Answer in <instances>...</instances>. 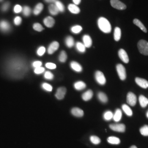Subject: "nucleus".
I'll use <instances>...</instances> for the list:
<instances>
[{
    "label": "nucleus",
    "mask_w": 148,
    "mask_h": 148,
    "mask_svg": "<svg viewBox=\"0 0 148 148\" xmlns=\"http://www.w3.org/2000/svg\"><path fill=\"white\" fill-rule=\"evenodd\" d=\"M5 69L7 75L13 79H21L28 71L25 59L20 56H14L5 62Z\"/></svg>",
    "instance_id": "obj_1"
},
{
    "label": "nucleus",
    "mask_w": 148,
    "mask_h": 148,
    "mask_svg": "<svg viewBox=\"0 0 148 148\" xmlns=\"http://www.w3.org/2000/svg\"><path fill=\"white\" fill-rule=\"evenodd\" d=\"M98 25L101 31L106 34L110 33L111 26L110 22L104 17H100L98 20Z\"/></svg>",
    "instance_id": "obj_2"
},
{
    "label": "nucleus",
    "mask_w": 148,
    "mask_h": 148,
    "mask_svg": "<svg viewBox=\"0 0 148 148\" xmlns=\"http://www.w3.org/2000/svg\"><path fill=\"white\" fill-rule=\"evenodd\" d=\"M138 48L139 52L144 56H148V42L141 40L138 43Z\"/></svg>",
    "instance_id": "obj_3"
},
{
    "label": "nucleus",
    "mask_w": 148,
    "mask_h": 148,
    "mask_svg": "<svg viewBox=\"0 0 148 148\" xmlns=\"http://www.w3.org/2000/svg\"><path fill=\"white\" fill-rule=\"evenodd\" d=\"M116 70L121 80H125L126 79V71L125 68L123 65L121 64H117L116 65Z\"/></svg>",
    "instance_id": "obj_4"
},
{
    "label": "nucleus",
    "mask_w": 148,
    "mask_h": 148,
    "mask_svg": "<svg viewBox=\"0 0 148 148\" xmlns=\"http://www.w3.org/2000/svg\"><path fill=\"white\" fill-rule=\"evenodd\" d=\"M109 127L111 130L117 132H125L126 130V126L123 123L111 124Z\"/></svg>",
    "instance_id": "obj_5"
},
{
    "label": "nucleus",
    "mask_w": 148,
    "mask_h": 148,
    "mask_svg": "<svg viewBox=\"0 0 148 148\" xmlns=\"http://www.w3.org/2000/svg\"><path fill=\"white\" fill-rule=\"evenodd\" d=\"M111 6L119 10H125L126 9V5L119 0H110Z\"/></svg>",
    "instance_id": "obj_6"
},
{
    "label": "nucleus",
    "mask_w": 148,
    "mask_h": 148,
    "mask_svg": "<svg viewBox=\"0 0 148 148\" xmlns=\"http://www.w3.org/2000/svg\"><path fill=\"white\" fill-rule=\"evenodd\" d=\"M95 79L96 81L101 85L106 84V79L104 75L101 71H97L95 73Z\"/></svg>",
    "instance_id": "obj_7"
},
{
    "label": "nucleus",
    "mask_w": 148,
    "mask_h": 148,
    "mask_svg": "<svg viewBox=\"0 0 148 148\" xmlns=\"http://www.w3.org/2000/svg\"><path fill=\"white\" fill-rule=\"evenodd\" d=\"M127 103L130 106H134L137 103V97L132 92H128L127 95Z\"/></svg>",
    "instance_id": "obj_8"
},
{
    "label": "nucleus",
    "mask_w": 148,
    "mask_h": 148,
    "mask_svg": "<svg viewBox=\"0 0 148 148\" xmlns=\"http://www.w3.org/2000/svg\"><path fill=\"white\" fill-rule=\"evenodd\" d=\"M118 54L119 56V58L122 61L125 63H128L129 62V57L128 56L127 52L123 49H120L119 51Z\"/></svg>",
    "instance_id": "obj_9"
},
{
    "label": "nucleus",
    "mask_w": 148,
    "mask_h": 148,
    "mask_svg": "<svg viewBox=\"0 0 148 148\" xmlns=\"http://www.w3.org/2000/svg\"><path fill=\"white\" fill-rule=\"evenodd\" d=\"M10 24L7 21H0V30L3 32H7L11 30Z\"/></svg>",
    "instance_id": "obj_10"
},
{
    "label": "nucleus",
    "mask_w": 148,
    "mask_h": 148,
    "mask_svg": "<svg viewBox=\"0 0 148 148\" xmlns=\"http://www.w3.org/2000/svg\"><path fill=\"white\" fill-rule=\"evenodd\" d=\"M59 47V44L57 41H53L51 43L48 48L47 52L49 54H52L54 53Z\"/></svg>",
    "instance_id": "obj_11"
},
{
    "label": "nucleus",
    "mask_w": 148,
    "mask_h": 148,
    "mask_svg": "<svg viewBox=\"0 0 148 148\" xmlns=\"http://www.w3.org/2000/svg\"><path fill=\"white\" fill-rule=\"evenodd\" d=\"M66 89L65 87H60L58 88V90H57V92L56 93V97L59 100L63 99L66 94Z\"/></svg>",
    "instance_id": "obj_12"
},
{
    "label": "nucleus",
    "mask_w": 148,
    "mask_h": 148,
    "mask_svg": "<svg viewBox=\"0 0 148 148\" xmlns=\"http://www.w3.org/2000/svg\"><path fill=\"white\" fill-rule=\"evenodd\" d=\"M135 81L139 86H140L143 88L146 89L148 87V81L147 79L137 77L135 79Z\"/></svg>",
    "instance_id": "obj_13"
},
{
    "label": "nucleus",
    "mask_w": 148,
    "mask_h": 148,
    "mask_svg": "<svg viewBox=\"0 0 148 148\" xmlns=\"http://www.w3.org/2000/svg\"><path fill=\"white\" fill-rule=\"evenodd\" d=\"M43 23L47 27H52L55 24V20L54 19L53 17L48 16L43 19Z\"/></svg>",
    "instance_id": "obj_14"
},
{
    "label": "nucleus",
    "mask_w": 148,
    "mask_h": 148,
    "mask_svg": "<svg viewBox=\"0 0 148 148\" xmlns=\"http://www.w3.org/2000/svg\"><path fill=\"white\" fill-rule=\"evenodd\" d=\"M83 42L86 48H90L92 45V40L91 37L88 35H85L83 37Z\"/></svg>",
    "instance_id": "obj_15"
},
{
    "label": "nucleus",
    "mask_w": 148,
    "mask_h": 148,
    "mask_svg": "<svg viewBox=\"0 0 148 148\" xmlns=\"http://www.w3.org/2000/svg\"><path fill=\"white\" fill-rule=\"evenodd\" d=\"M70 66H71V69L76 72L80 73L82 71V66L79 63H77L76 62H75V61L71 62L70 63Z\"/></svg>",
    "instance_id": "obj_16"
},
{
    "label": "nucleus",
    "mask_w": 148,
    "mask_h": 148,
    "mask_svg": "<svg viewBox=\"0 0 148 148\" xmlns=\"http://www.w3.org/2000/svg\"><path fill=\"white\" fill-rule=\"evenodd\" d=\"M71 114L75 116L78 117H82L84 115V111L79 108H73L71 110Z\"/></svg>",
    "instance_id": "obj_17"
},
{
    "label": "nucleus",
    "mask_w": 148,
    "mask_h": 148,
    "mask_svg": "<svg viewBox=\"0 0 148 148\" xmlns=\"http://www.w3.org/2000/svg\"><path fill=\"white\" fill-rule=\"evenodd\" d=\"M48 11L49 12V13L52 14V16H56L59 13L58 9L55 5L54 3L50 4L48 6Z\"/></svg>",
    "instance_id": "obj_18"
},
{
    "label": "nucleus",
    "mask_w": 148,
    "mask_h": 148,
    "mask_svg": "<svg viewBox=\"0 0 148 148\" xmlns=\"http://www.w3.org/2000/svg\"><path fill=\"white\" fill-rule=\"evenodd\" d=\"M68 10L71 13L75 14H79L80 12L79 7L77 5H76L75 4H69L68 5Z\"/></svg>",
    "instance_id": "obj_19"
},
{
    "label": "nucleus",
    "mask_w": 148,
    "mask_h": 148,
    "mask_svg": "<svg viewBox=\"0 0 148 148\" xmlns=\"http://www.w3.org/2000/svg\"><path fill=\"white\" fill-rule=\"evenodd\" d=\"M93 95V93L92 90H88L82 95V98L84 101H90Z\"/></svg>",
    "instance_id": "obj_20"
},
{
    "label": "nucleus",
    "mask_w": 148,
    "mask_h": 148,
    "mask_svg": "<svg viewBox=\"0 0 148 148\" xmlns=\"http://www.w3.org/2000/svg\"><path fill=\"white\" fill-rule=\"evenodd\" d=\"M43 10V5L41 3H38L35 5L33 11V13L35 16H37L42 12Z\"/></svg>",
    "instance_id": "obj_21"
},
{
    "label": "nucleus",
    "mask_w": 148,
    "mask_h": 148,
    "mask_svg": "<svg viewBox=\"0 0 148 148\" xmlns=\"http://www.w3.org/2000/svg\"><path fill=\"white\" fill-rule=\"evenodd\" d=\"M74 88L77 90H84L86 87V85L83 81H77L74 84Z\"/></svg>",
    "instance_id": "obj_22"
},
{
    "label": "nucleus",
    "mask_w": 148,
    "mask_h": 148,
    "mask_svg": "<svg viewBox=\"0 0 148 148\" xmlns=\"http://www.w3.org/2000/svg\"><path fill=\"white\" fill-rule=\"evenodd\" d=\"M139 101L140 106L142 108H145L148 104V99L145 96L140 95L139 97Z\"/></svg>",
    "instance_id": "obj_23"
},
{
    "label": "nucleus",
    "mask_w": 148,
    "mask_h": 148,
    "mask_svg": "<svg viewBox=\"0 0 148 148\" xmlns=\"http://www.w3.org/2000/svg\"><path fill=\"white\" fill-rule=\"evenodd\" d=\"M122 111L120 109H117L113 115V119L115 122L120 121L122 118Z\"/></svg>",
    "instance_id": "obj_24"
},
{
    "label": "nucleus",
    "mask_w": 148,
    "mask_h": 148,
    "mask_svg": "<svg viewBox=\"0 0 148 148\" xmlns=\"http://www.w3.org/2000/svg\"><path fill=\"white\" fill-rule=\"evenodd\" d=\"M114 40L116 41H119L121 37V31L120 28H119V27H115V30H114Z\"/></svg>",
    "instance_id": "obj_25"
},
{
    "label": "nucleus",
    "mask_w": 148,
    "mask_h": 148,
    "mask_svg": "<svg viewBox=\"0 0 148 148\" xmlns=\"http://www.w3.org/2000/svg\"><path fill=\"white\" fill-rule=\"evenodd\" d=\"M133 23L137 25L138 27H139L143 32H147V30L146 29V27L144 25L143 23L140 21L139 19H134L133 20Z\"/></svg>",
    "instance_id": "obj_26"
},
{
    "label": "nucleus",
    "mask_w": 148,
    "mask_h": 148,
    "mask_svg": "<svg viewBox=\"0 0 148 148\" xmlns=\"http://www.w3.org/2000/svg\"><path fill=\"white\" fill-rule=\"evenodd\" d=\"M65 43L66 46L69 48H71L74 45V39L71 36H69L66 37L65 40Z\"/></svg>",
    "instance_id": "obj_27"
},
{
    "label": "nucleus",
    "mask_w": 148,
    "mask_h": 148,
    "mask_svg": "<svg viewBox=\"0 0 148 148\" xmlns=\"http://www.w3.org/2000/svg\"><path fill=\"white\" fill-rule=\"evenodd\" d=\"M122 109L124 112L128 116H132L133 115V112L132 109L130 108L129 106L126 104H123L122 106Z\"/></svg>",
    "instance_id": "obj_28"
},
{
    "label": "nucleus",
    "mask_w": 148,
    "mask_h": 148,
    "mask_svg": "<svg viewBox=\"0 0 148 148\" xmlns=\"http://www.w3.org/2000/svg\"><path fill=\"white\" fill-rule=\"evenodd\" d=\"M108 142L111 144H119L120 143V139L119 138L114 137V136H111L108 138L107 139Z\"/></svg>",
    "instance_id": "obj_29"
},
{
    "label": "nucleus",
    "mask_w": 148,
    "mask_h": 148,
    "mask_svg": "<svg viewBox=\"0 0 148 148\" xmlns=\"http://www.w3.org/2000/svg\"><path fill=\"white\" fill-rule=\"evenodd\" d=\"M98 98L99 100L103 103H107V101H108L107 95L103 92H99L98 94Z\"/></svg>",
    "instance_id": "obj_30"
},
{
    "label": "nucleus",
    "mask_w": 148,
    "mask_h": 148,
    "mask_svg": "<svg viewBox=\"0 0 148 148\" xmlns=\"http://www.w3.org/2000/svg\"><path fill=\"white\" fill-rule=\"evenodd\" d=\"M76 48L80 53H84L86 51V47L82 43L77 42L76 44Z\"/></svg>",
    "instance_id": "obj_31"
},
{
    "label": "nucleus",
    "mask_w": 148,
    "mask_h": 148,
    "mask_svg": "<svg viewBox=\"0 0 148 148\" xmlns=\"http://www.w3.org/2000/svg\"><path fill=\"white\" fill-rule=\"evenodd\" d=\"M54 4H55V5H56L57 8L58 9L59 12H64L65 11V6L61 1H60L59 0H57L54 2Z\"/></svg>",
    "instance_id": "obj_32"
},
{
    "label": "nucleus",
    "mask_w": 148,
    "mask_h": 148,
    "mask_svg": "<svg viewBox=\"0 0 148 148\" xmlns=\"http://www.w3.org/2000/svg\"><path fill=\"white\" fill-rule=\"evenodd\" d=\"M82 30V27L81 26L77 25H74L73 27H71V32L75 34H79L80 32Z\"/></svg>",
    "instance_id": "obj_33"
},
{
    "label": "nucleus",
    "mask_w": 148,
    "mask_h": 148,
    "mask_svg": "<svg viewBox=\"0 0 148 148\" xmlns=\"http://www.w3.org/2000/svg\"><path fill=\"white\" fill-rule=\"evenodd\" d=\"M23 15L25 16H29L32 13V10L30 8V7H29V6L25 5L23 8Z\"/></svg>",
    "instance_id": "obj_34"
},
{
    "label": "nucleus",
    "mask_w": 148,
    "mask_h": 148,
    "mask_svg": "<svg viewBox=\"0 0 148 148\" xmlns=\"http://www.w3.org/2000/svg\"><path fill=\"white\" fill-rule=\"evenodd\" d=\"M113 113L110 111H106L104 114V119L106 121H110L113 118Z\"/></svg>",
    "instance_id": "obj_35"
},
{
    "label": "nucleus",
    "mask_w": 148,
    "mask_h": 148,
    "mask_svg": "<svg viewBox=\"0 0 148 148\" xmlns=\"http://www.w3.org/2000/svg\"><path fill=\"white\" fill-rule=\"evenodd\" d=\"M67 57H67L66 53L65 51H62L60 52V55L59 56V61L60 62L64 63V62H66V60L67 59Z\"/></svg>",
    "instance_id": "obj_36"
},
{
    "label": "nucleus",
    "mask_w": 148,
    "mask_h": 148,
    "mask_svg": "<svg viewBox=\"0 0 148 148\" xmlns=\"http://www.w3.org/2000/svg\"><path fill=\"white\" fill-rule=\"evenodd\" d=\"M90 140L92 143L95 145H98L100 144L101 142V139L97 136H92L90 137Z\"/></svg>",
    "instance_id": "obj_37"
},
{
    "label": "nucleus",
    "mask_w": 148,
    "mask_h": 148,
    "mask_svg": "<svg viewBox=\"0 0 148 148\" xmlns=\"http://www.w3.org/2000/svg\"><path fill=\"white\" fill-rule=\"evenodd\" d=\"M32 27H33V29H34L35 31H36V32H42L43 30H44L43 27L40 23H35V24L33 25Z\"/></svg>",
    "instance_id": "obj_38"
},
{
    "label": "nucleus",
    "mask_w": 148,
    "mask_h": 148,
    "mask_svg": "<svg viewBox=\"0 0 148 148\" xmlns=\"http://www.w3.org/2000/svg\"><path fill=\"white\" fill-rule=\"evenodd\" d=\"M140 132L144 136H148V126L144 125L140 128Z\"/></svg>",
    "instance_id": "obj_39"
},
{
    "label": "nucleus",
    "mask_w": 148,
    "mask_h": 148,
    "mask_svg": "<svg viewBox=\"0 0 148 148\" xmlns=\"http://www.w3.org/2000/svg\"><path fill=\"white\" fill-rule=\"evenodd\" d=\"M43 89L48 92H51L53 90L52 86L47 83H43L42 85Z\"/></svg>",
    "instance_id": "obj_40"
},
{
    "label": "nucleus",
    "mask_w": 148,
    "mask_h": 148,
    "mask_svg": "<svg viewBox=\"0 0 148 148\" xmlns=\"http://www.w3.org/2000/svg\"><path fill=\"white\" fill-rule=\"evenodd\" d=\"M46 52V48L43 46H41L37 50V54L38 56H42Z\"/></svg>",
    "instance_id": "obj_41"
},
{
    "label": "nucleus",
    "mask_w": 148,
    "mask_h": 148,
    "mask_svg": "<svg viewBox=\"0 0 148 148\" xmlns=\"http://www.w3.org/2000/svg\"><path fill=\"white\" fill-rule=\"evenodd\" d=\"M44 77L46 79H53V77H54V75H53V74L51 72L47 71L45 72V75H44Z\"/></svg>",
    "instance_id": "obj_42"
},
{
    "label": "nucleus",
    "mask_w": 148,
    "mask_h": 148,
    "mask_svg": "<svg viewBox=\"0 0 148 148\" xmlns=\"http://www.w3.org/2000/svg\"><path fill=\"white\" fill-rule=\"evenodd\" d=\"M45 71V69L44 68H43L42 66L38 67V68H35L34 70V73L36 74H41L44 73Z\"/></svg>",
    "instance_id": "obj_43"
},
{
    "label": "nucleus",
    "mask_w": 148,
    "mask_h": 148,
    "mask_svg": "<svg viewBox=\"0 0 148 148\" xmlns=\"http://www.w3.org/2000/svg\"><path fill=\"white\" fill-rule=\"evenodd\" d=\"M21 21H22V19L20 16H17L14 19V24L16 26L20 25L21 24Z\"/></svg>",
    "instance_id": "obj_44"
},
{
    "label": "nucleus",
    "mask_w": 148,
    "mask_h": 148,
    "mask_svg": "<svg viewBox=\"0 0 148 148\" xmlns=\"http://www.w3.org/2000/svg\"><path fill=\"white\" fill-rule=\"evenodd\" d=\"M13 11L15 13H19L21 12V11H23V8L21 5H16L14 6Z\"/></svg>",
    "instance_id": "obj_45"
},
{
    "label": "nucleus",
    "mask_w": 148,
    "mask_h": 148,
    "mask_svg": "<svg viewBox=\"0 0 148 148\" xmlns=\"http://www.w3.org/2000/svg\"><path fill=\"white\" fill-rule=\"evenodd\" d=\"M10 2H6L5 3L3 4V5L1 7V10L3 12H6L7 11H8V10L10 8Z\"/></svg>",
    "instance_id": "obj_46"
},
{
    "label": "nucleus",
    "mask_w": 148,
    "mask_h": 148,
    "mask_svg": "<svg viewBox=\"0 0 148 148\" xmlns=\"http://www.w3.org/2000/svg\"><path fill=\"white\" fill-rule=\"evenodd\" d=\"M42 63L41 61H35L32 64V66L35 68L40 67L42 66Z\"/></svg>",
    "instance_id": "obj_47"
},
{
    "label": "nucleus",
    "mask_w": 148,
    "mask_h": 148,
    "mask_svg": "<svg viewBox=\"0 0 148 148\" xmlns=\"http://www.w3.org/2000/svg\"><path fill=\"white\" fill-rule=\"evenodd\" d=\"M46 67L49 69H55L56 68V65L52 63H47L45 65Z\"/></svg>",
    "instance_id": "obj_48"
},
{
    "label": "nucleus",
    "mask_w": 148,
    "mask_h": 148,
    "mask_svg": "<svg viewBox=\"0 0 148 148\" xmlns=\"http://www.w3.org/2000/svg\"><path fill=\"white\" fill-rule=\"evenodd\" d=\"M44 1H45L46 2H47V3L52 4V3H54V2H55L57 0H44Z\"/></svg>",
    "instance_id": "obj_49"
},
{
    "label": "nucleus",
    "mask_w": 148,
    "mask_h": 148,
    "mask_svg": "<svg viewBox=\"0 0 148 148\" xmlns=\"http://www.w3.org/2000/svg\"><path fill=\"white\" fill-rule=\"evenodd\" d=\"M73 1L74 2V4L76 5H78L81 3V0H73Z\"/></svg>",
    "instance_id": "obj_50"
},
{
    "label": "nucleus",
    "mask_w": 148,
    "mask_h": 148,
    "mask_svg": "<svg viewBox=\"0 0 148 148\" xmlns=\"http://www.w3.org/2000/svg\"><path fill=\"white\" fill-rule=\"evenodd\" d=\"M130 148H137V147L136 146H135V145H132V146H131Z\"/></svg>",
    "instance_id": "obj_51"
},
{
    "label": "nucleus",
    "mask_w": 148,
    "mask_h": 148,
    "mask_svg": "<svg viewBox=\"0 0 148 148\" xmlns=\"http://www.w3.org/2000/svg\"><path fill=\"white\" fill-rule=\"evenodd\" d=\"M146 115H147V117L148 118V111L147 112V114H146Z\"/></svg>",
    "instance_id": "obj_52"
},
{
    "label": "nucleus",
    "mask_w": 148,
    "mask_h": 148,
    "mask_svg": "<svg viewBox=\"0 0 148 148\" xmlns=\"http://www.w3.org/2000/svg\"><path fill=\"white\" fill-rule=\"evenodd\" d=\"M3 0H0V2H2Z\"/></svg>",
    "instance_id": "obj_53"
}]
</instances>
